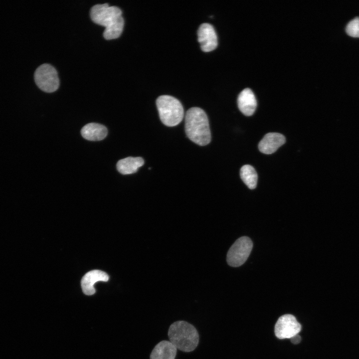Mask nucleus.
I'll use <instances>...</instances> for the list:
<instances>
[{
  "mask_svg": "<svg viewBox=\"0 0 359 359\" xmlns=\"http://www.w3.org/2000/svg\"><path fill=\"white\" fill-rule=\"evenodd\" d=\"M185 131L187 137L199 146H205L211 141L209 122L205 112L198 107L189 109L185 116Z\"/></svg>",
  "mask_w": 359,
  "mask_h": 359,
  "instance_id": "obj_1",
  "label": "nucleus"
},
{
  "mask_svg": "<svg viewBox=\"0 0 359 359\" xmlns=\"http://www.w3.org/2000/svg\"><path fill=\"white\" fill-rule=\"evenodd\" d=\"M170 341L177 349L184 352L193 351L199 343V335L195 328L184 321H178L169 327Z\"/></svg>",
  "mask_w": 359,
  "mask_h": 359,
  "instance_id": "obj_2",
  "label": "nucleus"
},
{
  "mask_svg": "<svg viewBox=\"0 0 359 359\" xmlns=\"http://www.w3.org/2000/svg\"><path fill=\"white\" fill-rule=\"evenodd\" d=\"M156 105L162 123L168 127L176 126L182 121L184 111L179 100L170 95H161L156 100Z\"/></svg>",
  "mask_w": 359,
  "mask_h": 359,
  "instance_id": "obj_3",
  "label": "nucleus"
},
{
  "mask_svg": "<svg viewBox=\"0 0 359 359\" xmlns=\"http://www.w3.org/2000/svg\"><path fill=\"white\" fill-rule=\"evenodd\" d=\"M34 78L38 88L47 93L55 91L59 86L57 72L49 64H43L38 67L35 71Z\"/></svg>",
  "mask_w": 359,
  "mask_h": 359,
  "instance_id": "obj_4",
  "label": "nucleus"
},
{
  "mask_svg": "<svg viewBox=\"0 0 359 359\" xmlns=\"http://www.w3.org/2000/svg\"><path fill=\"white\" fill-rule=\"evenodd\" d=\"M253 247V243L249 237L242 236L237 239L229 249L226 257L228 264L239 267L247 259Z\"/></svg>",
  "mask_w": 359,
  "mask_h": 359,
  "instance_id": "obj_5",
  "label": "nucleus"
},
{
  "mask_svg": "<svg viewBox=\"0 0 359 359\" xmlns=\"http://www.w3.org/2000/svg\"><path fill=\"white\" fill-rule=\"evenodd\" d=\"M122 10L115 6H109L107 3L98 4L92 6L90 15L95 23L107 27L122 15Z\"/></svg>",
  "mask_w": 359,
  "mask_h": 359,
  "instance_id": "obj_6",
  "label": "nucleus"
},
{
  "mask_svg": "<svg viewBox=\"0 0 359 359\" xmlns=\"http://www.w3.org/2000/svg\"><path fill=\"white\" fill-rule=\"evenodd\" d=\"M301 330V324L292 315H282L275 326V334L280 339H291L298 334Z\"/></svg>",
  "mask_w": 359,
  "mask_h": 359,
  "instance_id": "obj_7",
  "label": "nucleus"
},
{
  "mask_svg": "<svg viewBox=\"0 0 359 359\" xmlns=\"http://www.w3.org/2000/svg\"><path fill=\"white\" fill-rule=\"evenodd\" d=\"M198 41L204 52L214 50L217 46V37L214 27L208 23L201 24L197 30Z\"/></svg>",
  "mask_w": 359,
  "mask_h": 359,
  "instance_id": "obj_8",
  "label": "nucleus"
},
{
  "mask_svg": "<svg viewBox=\"0 0 359 359\" xmlns=\"http://www.w3.org/2000/svg\"><path fill=\"white\" fill-rule=\"evenodd\" d=\"M286 142L285 137L278 133L266 134L258 145L259 151L265 154H271Z\"/></svg>",
  "mask_w": 359,
  "mask_h": 359,
  "instance_id": "obj_9",
  "label": "nucleus"
},
{
  "mask_svg": "<svg viewBox=\"0 0 359 359\" xmlns=\"http://www.w3.org/2000/svg\"><path fill=\"white\" fill-rule=\"evenodd\" d=\"M108 280L109 276L106 273L98 270L90 271L84 275L81 279L82 291L87 295H92L95 293L94 284L96 282H107Z\"/></svg>",
  "mask_w": 359,
  "mask_h": 359,
  "instance_id": "obj_10",
  "label": "nucleus"
},
{
  "mask_svg": "<svg viewBox=\"0 0 359 359\" xmlns=\"http://www.w3.org/2000/svg\"><path fill=\"white\" fill-rule=\"evenodd\" d=\"M237 105L240 111L245 116L253 114L256 108L257 102L251 89L245 88L240 92L237 98Z\"/></svg>",
  "mask_w": 359,
  "mask_h": 359,
  "instance_id": "obj_11",
  "label": "nucleus"
},
{
  "mask_svg": "<svg viewBox=\"0 0 359 359\" xmlns=\"http://www.w3.org/2000/svg\"><path fill=\"white\" fill-rule=\"evenodd\" d=\"M177 348L169 341L164 340L159 343L153 349L150 359H175Z\"/></svg>",
  "mask_w": 359,
  "mask_h": 359,
  "instance_id": "obj_12",
  "label": "nucleus"
},
{
  "mask_svg": "<svg viewBox=\"0 0 359 359\" xmlns=\"http://www.w3.org/2000/svg\"><path fill=\"white\" fill-rule=\"evenodd\" d=\"M82 137L86 140L98 141L103 140L107 135V128L103 125L90 123L85 125L81 130Z\"/></svg>",
  "mask_w": 359,
  "mask_h": 359,
  "instance_id": "obj_13",
  "label": "nucleus"
},
{
  "mask_svg": "<svg viewBox=\"0 0 359 359\" xmlns=\"http://www.w3.org/2000/svg\"><path fill=\"white\" fill-rule=\"evenodd\" d=\"M144 164L141 157H129L119 160L116 165L118 171L122 175H129L137 172Z\"/></svg>",
  "mask_w": 359,
  "mask_h": 359,
  "instance_id": "obj_14",
  "label": "nucleus"
},
{
  "mask_svg": "<svg viewBox=\"0 0 359 359\" xmlns=\"http://www.w3.org/2000/svg\"><path fill=\"white\" fill-rule=\"evenodd\" d=\"M124 25V20L121 15L105 27L103 32L104 37L107 40L118 38L123 32Z\"/></svg>",
  "mask_w": 359,
  "mask_h": 359,
  "instance_id": "obj_15",
  "label": "nucleus"
},
{
  "mask_svg": "<svg viewBox=\"0 0 359 359\" xmlns=\"http://www.w3.org/2000/svg\"><path fill=\"white\" fill-rule=\"evenodd\" d=\"M240 175L242 180L249 188L252 189L256 187L258 176L252 166L249 165L242 166Z\"/></svg>",
  "mask_w": 359,
  "mask_h": 359,
  "instance_id": "obj_16",
  "label": "nucleus"
},
{
  "mask_svg": "<svg viewBox=\"0 0 359 359\" xmlns=\"http://www.w3.org/2000/svg\"><path fill=\"white\" fill-rule=\"evenodd\" d=\"M346 31L351 37L359 38V17L354 18L347 24Z\"/></svg>",
  "mask_w": 359,
  "mask_h": 359,
  "instance_id": "obj_17",
  "label": "nucleus"
},
{
  "mask_svg": "<svg viewBox=\"0 0 359 359\" xmlns=\"http://www.w3.org/2000/svg\"><path fill=\"white\" fill-rule=\"evenodd\" d=\"M291 342L294 344H299L301 340V338L300 335L297 334L294 336L292 337L291 339Z\"/></svg>",
  "mask_w": 359,
  "mask_h": 359,
  "instance_id": "obj_18",
  "label": "nucleus"
}]
</instances>
